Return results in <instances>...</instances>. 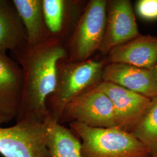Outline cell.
<instances>
[{
	"label": "cell",
	"mask_w": 157,
	"mask_h": 157,
	"mask_svg": "<svg viewBox=\"0 0 157 157\" xmlns=\"http://www.w3.org/2000/svg\"><path fill=\"white\" fill-rule=\"evenodd\" d=\"M10 55L21 65L24 75L22 97L16 122L26 118L44 122L50 116L46 102L56 87L58 64L67 59L65 44L49 37L40 45H28Z\"/></svg>",
	"instance_id": "6da1fadb"
},
{
	"label": "cell",
	"mask_w": 157,
	"mask_h": 157,
	"mask_svg": "<svg viewBox=\"0 0 157 157\" xmlns=\"http://www.w3.org/2000/svg\"><path fill=\"white\" fill-rule=\"evenodd\" d=\"M104 67L102 62L89 59L82 62L67 59L60 61L56 89L46 102L51 118L59 122L63 110L69 101L102 81Z\"/></svg>",
	"instance_id": "7a4b0ae2"
},
{
	"label": "cell",
	"mask_w": 157,
	"mask_h": 157,
	"mask_svg": "<svg viewBox=\"0 0 157 157\" xmlns=\"http://www.w3.org/2000/svg\"><path fill=\"white\" fill-rule=\"evenodd\" d=\"M69 126L81 140L82 157H150L146 147L122 129L93 128L77 122Z\"/></svg>",
	"instance_id": "3957f363"
},
{
	"label": "cell",
	"mask_w": 157,
	"mask_h": 157,
	"mask_svg": "<svg viewBox=\"0 0 157 157\" xmlns=\"http://www.w3.org/2000/svg\"><path fill=\"white\" fill-rule=\"evenodd\" d=\"M107 1L91 0L77 21L65 43L67 60L82 62L99 50L106 28Z\"/></svg>",
	"instance_id": "277c9868"
},
{
	"label": "cell",
	"mask_w": 157,
	"mask_h": 157,
	"mask_svg": "<svg viewBox=\"0 0 157 157\" xmlns=\"http://www.w3.org/2000/svg\"><path fill=\"white\" fill-rule=\"evenodd\" d=\"M10 121L0 114V126ZM0 154L4 157H50L45 121L26 118L11 127L0 126Z\"/></svg>",
	"instance_id": "5b68a950"
},
{
	"label": "cell",
	"mask_w": 157,
	"mask_h": 157,
	"mask_svg": "<svg viewBox=\"0 0 157 157\" xmlns=\"http://www.w3.org/2000/svg\"><path fill=\"white\" fill-rule=\"evenodd\" d=\"M77 122L93 128H118L112 102L96 86L77 95L64 108L59 122Z\"/></svg>",
	"instance_id": "8992f818"
},
{
	"label": "cell",
	"mask_w": 157,
	"mask_h": 157,
	"mask_svg": "<svg viewBox=\"0 0 157 157\" xmlns=\"http://www.w3.org/2000/svg\"><path fill=\"white\" fill-rule=\"evenodd\" d=\"M140 35L130 1H107L105 32L99 50L108 54L114 48Z\"/></svg>",
	"instance_id": "52a82bcc"
},
{
	"label": "cell",
	"mask_w": 157,
	"mask_h": 157,
	"mask_svg": "<svg viewBox=\"0 0 157 157\" xmlns=\"http://www.w3.org/2000/svg\"><path fill=\"white\" fill-rule=\"evenodd\" d=\"M96 87L112 102L118 128L128 132L144 114L151 102L147 97L111 82L102 81Z\"/></svg>",
	"instance_id": "ba28073f"
},
{
	"label": "cell",
	"mask_w": 157,
	"mask_h": 157,
	"mask_svg": "<svg viewBox=\"0 0 157 157\" xmlns=\"http://www.w3.org/2000/svg\"><path fill=\"white\" fill-rule=\"evenodd\" d=\"M23 86L21 65L6 54L0 52V114L11 121L18 115Z\"/></svg>",
	"instance_id": "9c48e42d"
},
{
	"label": "cell",
	"mask_w": 157,
	"mask_h": 157,
	"mask_svg": "<svg viewBox=\"0 0 157 157\" xmlns=\"http://www.w3.org/2000/svg\"><path fill=\"white\" fill-rule=\"evenodd\" d=\"M102 79L151 99L157 96V84L152 69L122 63H111L104 67Z\"/></svg>",
	"instance_id": "30bf717a"
},
{
	"label": "cell",
	"mask_w": 157,
	"mask_h": 157,
	"mask_svg": "<svg viewBox=\"0 0 157 157\" xmlns=\"http://www.w3.org/2000/svg\"><path fill=\"white\" fill-rule=\"evenodd\" d=\"M108 62L151 69L157 64V37L140 35L112 49Z\"/></svg>",
	"instance_id": "8fae6325"
},
{
	"label": "cell",
	"mask_w": 157,
	"mask_h": 157,
	"mask_svg": "<svg viewBox=\"0 0 157 157\" xmlns=\"http://www.w3.org/2000/svg\"><path fill=\"white\" fill-rule=\"evenodd\" d=\"M28 45L22 19L12 0H0V52L20 50Z\"/></svg>",
	"instance_id": "7c38bea8"
},
{
	"label": "cell",
	"mask_w": 157,
	"mask_h": 157,
	"mask_svg": "<svg viewBox=\"0 0 157 157\" xmlns=\"http://www.w3.org/2000/svg\"><path fill=\"white\" fill-rule=\"evenodd\" d=\"M43 11L49 37L65 44L72 33L76 3L67 0H42Z\"/></svg>",
	"instance_id": "4fadbf2b"
},
{
	"label": "cell",
	"mask_w": 157,
	"mask_h": 157,
	"mask_svg": "<svg viewBox=\"0 0 157 157\" xmlns=\"http://www.w3.org/2000/svg\"><path fill=\"white\" fill-rule=\"evenodd\" d=\"M45 124L50 157H82L81 141L72 130L50 116L45 120Z\"/></svg>",
	"instance_id": "5bb4252c"
},
{
	"label": "cell",
	"mask_w": 157,
	"mask_h": 157,
	"mask_svg": "<svg viewBox=\"0 0 157 157\" xmlns=\"http://www.w3.org/2000/svg\"><path fill=\"white\" fill-rule=\"evenodd\" d=\"M12 1L26 30L28 45L35 47L48 39L42 0Z\"/></svg>",
	"instance_id": "9a60e30c"
},
{
	"label": "cell",
	"mask_w": 157,
	"mask_h": 157,
	"mask_svg": "<svg viewBox=\"0 0 157 157\" xmlns=\"http://www.w3.org/2000/svg\"><path fill=\"white\" fill-rule=\"evenodd\" d=\"M129 133L148 149L150 157H157V96Z\"/></svg>",
	"instance_id": "2e32d148"
},
{
	"label": "cell",
	"mask_w": 157,
	"mask_h": 157,
	"mask_svg": "<svg viewBox=\"0 0 157 157\" xmlns=\"http://www.w3.org/2000/svg\"><path fill=\"white\" fill-rule=\"evenodd\" d=\"M136 10L141 18L152 21L157 19V0H139L136 4Z\"/></svg>",
	"instance_id": "e0dca14e"
},
{
	"label": "cell",
	"mask_w": 157,
	"mask_h": 157,
	"mask_svg": "<svg viewBox=\"0 0 157 157\" xmlns=\"http://www.w3.org/2000/svg\"><path fill=\"white\" fill-rule=\"evenodd\" d=\"M151 69L152 71L153 74H154V78H155V82H156V84H157V64Z\"/></svg>",
	"instance_id": "ac0fdd59"
}]
</instances>
